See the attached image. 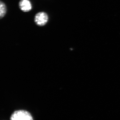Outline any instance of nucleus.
Listing matches in <instances>:
<instances>
[{
    "instance_id": "obj_1",
    "label": "nucleus",
    "mask_w": 120,
    "mask_h": 120,
    "mask_svg": "<svg viewBox=\"0 0 120 120\" xmlns=\"http://www.w3.org/2000/svg\"><path fill=\"white\" fill-rule=\"evenodd\" d=\"M11 120H33L30 114L26 110L15 111L11 116Z\"/></svg>"
},
{
    "instance_id": "obj_2",
    "label": "nucleus",
    "mask_w": 120,
    "mask_h": 120,
    "mask_svg": "<svg viewBox=\"0 0 120 120\" xmlns=\"http://www.w3.org/2000/svg\"><path fill=\"white\" fill-rule=\"evenodd\" d=\"M49 20V16L46 13L41 12L37 13L34 17V22L38 26H45Z\"/></svg>"
},
{
    "instance_id": "obj_3",
    "label": "nucleus",
    "mask_w": 120,
    "mask_h": 120,
    "mask_svg": "<svg viewBox=\"0 0 120 120\" xmlns=\"http://www.w3.org/2000/svg\"><path fill=\"white\" fill-rule=\"evenodd\" d=\"M19 6L20 10L24 12L30 11L32 8V4L30 0H21Z\"/></svg>"
},
{
    "instance_id": "obj_4",
    "label": "nucleus",
    "mask_w": 120,
    "mask_h": 120,
    "mask_svg": "<svg viewBox=\"0 0 120 120\" xmlns=\"http://www.w3.org/2000/svg\"><path fill=\"white\" fill-rule=\"evenodd\" d=\"M7 12V8L4 2L1 1L0 2V19L4 17Z\"/></svg>"
}]
</instances>
